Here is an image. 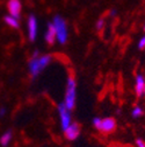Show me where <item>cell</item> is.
I'll return each mask as SVG.
<instances>
[{"label": "cell", "mask_w": 145, "mask_h": 147, "mask_svg": "<svg viewBox=\"0 0 145 147\" xmlns=\"http://www.w3.org/2000/svg\"><path fill=\"white\" fill-rule=\"evenodd\" d=\"M116 14H117V12H116V9H112V11L109 12V15H110V16H115Z\"/></svg>", "instance_id": "18"}, {"label": "cell", "mask_w": 145, "mask_h": 147, "mask_svg": "<svg viewBox=\"0 0 145 147\" xmlns=\"http://www.w3.org/2000/svg\"><path fill=\"white\" fill-rule=\"evenodd\" d=\"M21 8H22V5H21L20 0H8L7 9L9 12V15L19 19L20 15H21Z\"/></svg>", "instance_id": "8"}, {"label": "cell", "mask_w": 145, "mask_h": 147, "mask_svg": "<svg viewBox=\"0 0 145 147\" xmlns=\"http://www.w3.org/2000/svg\"><path fill=\"white\" fill-rule=\"evenodd\" d=\"M92 123L98 131H101L103 133H110L115 131V128H116V120L112 117H107V118L95 117L93 118Z\"/></svg>", "instance_id": "4"}, {"label": "cell", "mask_w": 145, "mask_h": 147, "mask_svg": "<svg viewBox=\"0 0 145 147\" xmlns=\"http://www.w3.org/2000/svg\"><path fill=\"white\" fill-rule=\"evenodd\" d=\"M27 27H28V38H29V41L34 42L37 38V20H36L35 15H29L28 18V24H27Z\"/></svg>", "instance_id": "6"}, {"label": "cell", "mask_w": 145, "mask_h": 147, "mask_svg": "<svg viewBox=\"0 0 145 147\" xmlns=\"http://www.w3.org/2000/svg\"><path fill=\"white\" fill-rule=\"evenodd\" d=\"M44 40L50 46L53 45L56 41V32H55V27H53L52 22L48 24V28H47V32H45V35H44Z\"/></svg>", "instance_id": "9"}, {"label": "cell", "mask_w": 145, "mask_h": 147, "mask_svg": "<svg viewBox=\"0 0 145 147\" xmlns=\"http://www.w3.org/2000/svg\"><path fill=\"white\" fill-rule=\"evenodd\" d=\"M135 90L137 96H143L145 94V78L143 75L138 74L136 76V84H135Z\"/></svg>", "instance_id": "10"}, {"label": "cell", "mask_w": 145, "mask_h": 147, "mask_svg": "<svg viewBox=\"0 0 145 147\" xmlns=\"http://www.w3.org/2000/svg\"><path fill=\"white\" fill-rule=\"evenodd\" d=\"M64 134H65V138L71 141L78 139V137L80 136V125L78 123H71L69 127L64 131Z\"/></svg>", "instance_id": "7"}, {"label": "cell", "mask_w": 145, "mask_h": 147, "mask_svg": "<svg viewBox=\"0 0 145 147\" xmlns=\"http://www.w3.org/2000/svg\"><path fill=\"white\" fill-rule=\"evenodd\" d=\"M52 57L50 55H39L37 57H31L29 63H28V70L31 78H36L50 64Z\"/></svg>", "instance_id": "1"}, {"label": "cell", "mask_w": 145, "mask_h": 147, "mask_svg": "<svg viewBox=\"0 0 145 147\" xmlns=\"http://www.w3.org/2000/svg\"><path fill=\"white\" fill-rule=\"evenodd\" d=\"M143 113H144V111H143V109L140 106H135L134 110H132V112H131L134 118H140L143 116Z\"/></svg>", "instance_id": "13"}, {"label": "cell", "mask_w": 145, "mask_h": 147, "mask_svg": "<svg viewBox=\"0 0 145 147\" xmlns=\"http://www.w3.org/2000/svg\"><path fill=\"white\" fill-rule=\"evenodd\" d=\"M144 30H145V26H144Z\"/></svg>", "instance_id": "19"}, {"label": "cell", "mask_w": 145, "mask_h": 147, "mask_svg": "<svg viewBox=\"0 0 145 147\" xmlns=\"http://www.w3.org/2000/svg\"><path fill=\"white\" fill-rule=\"evenodd\" d=\"M12 138H13V132L12 130H7L6 132H4V134L0 137V145L3 147H7L11 141H12Z\"/></svg>", "instance_id": "11"}, {"label": "cell", "mask_w": 145, "mask_h": 147, "mask_svg": "<svg viewBox=\"0 0 145 147\" xmlns=\"http://www.w3.org/2000/svg\"><path fill=\"white\" fill-rule=\"evenodd\" d=\"M52 25L55 27V32H56V40L61 45H65L69 40V30H67L66 21L62 16L56 15L52 20Z\"/></svg>", "instance_id": "3"}, {"label": "cell", "mask_w": 145, "mask_h": 147, "mask_svg": "<svg viewBox=\"0 0 145 147\" xmlns=\"http://www.w3.org/2000/svg\"><path fill=\"white\" fill-rule=\"evenodd\" d=\"M58 115H59V118H61L62 130L65 131L72 121H71V111L65 106L64 103H61L58 105Z\"/></svg>", "instance_id": "5"}, {"label": "cell", "mask_w": 145, "mask_h": 147, "mask_svg": "<svg viewBox=\"0 0 145 147\" xmlns=\"http://www.w3.org/2000/svg\"><path fill=\"white\" fill-rule=\"evenodd\" d=\"M145 48V35H143V38L138 42V49H144Z\"/></svg>", "instance_id": "15"}, {"label": "cell", "mask_w": 145, "mask_h": 147, "mask_svg": "<svg viewBox=\"0 0 145 147\" xmlns=\"http://www.w3.org/2000/svg\"><path fill=\"white\" fill-rule=\"evenodd\" d=\"M4 20H5V22L9 27H12V28H19V19H16V18H14V16L8 14V15H6L4 18Z\"/></svg>", "instance_id": "12"}, {"label": "cell", "mask_w": 145, "mask_h": 147, "mask_svg": "<svg viewBox=\"0 0 145 147\" xmlns=\"http://www.w3.org/2000/svg\"><path fill=\"white\" fill-rule=\"evenodd\" d=\"M77 82L73 77H67L66 82V91H65V99L64 104L65 106L72 111L76 106V98H77Z\"/></svg>", "instance_id": "2"}, {"label": "cell", "mask_w": 145, "mask_h": 147, "mask_svg": "<svg viewBox=\"0 0 145 147\" xmlns=\"http://www.w3.org/2000/svg\"><path fill=\"white\" fill-rule=\"evenodd\" d=\"M5 115H6V109L4 106H1V107H0V118L4 117Z\"/></svg>", "instance_id": "17"}, {"label": "cell", "mask_w": 145, "mask_h": 147, "mask_svg": "<svg viewBox=\"0 0 145 147\" xmlns=\"http://www.w3.org/2000/svg\"><path fill=\"white\" fill-rule=\"evenodd\" d=\"M136 146L137 147H145V141L143 139H136Z\"/></svg>", "instance_id": "16"}, {"label": "cell", "mask_w": 145, "mask_h": 147, "mask_svg": "<svg viewBox=\"0 0 145 147\" xmlns=\"http://www.w3.org/2000/svg\"><path fill=\"white\" fill-rule=\"evenodd\" d=\"M104 24H106V20L103 19V18H100V19L96 21V24H95V28H96V30H102L103 29V27H104Z\"/></svg>", "instance_id": "14"}]
</instances>
